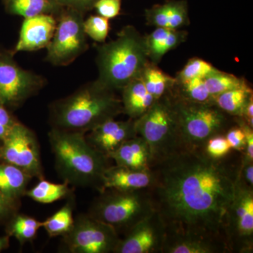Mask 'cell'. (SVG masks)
<instances>
[{"label":"cell","mask_w":253,"mask_h":253,"mask_svg":"<svg viewBox=\"0 0 253 253\" xmlns=\"http://www.w3.org/2000/svg\"><path fill=\"white\" fill-rule=\"evenodd\" d=\"M121 114V98L96 80L50 105L49 123L51 127L86 134Z\"/></svg>","instance_id":"cell-2"},{"label":"cell","mask_w":253,"mask_h":253,"mask_svg":"<svg viewBox=\"0 0 253 253\" xmlns=\"http://www.w3.org/2000/svg\"><path fill=\"white\" fill-rule=\"evenodd\" d=\"M241 118L253 128V96L250 98L243 110Z\"/></svg>","instance_id":"cell-39"},{"label":"cell","mask_w":253,"mask_h":253,"mask_svg":"<svg viewBox=\"0 0 253 253\" xmlns=\"http://www.w3.org/2000/svg\"><path fill=\"white\" fill-rule=\"evenodd\" d=\"M109 158L113 160L117 166L134 169H148L151 163L149 146L138 135L125 141L109 155Z\"/></svg>","instance_id":"cell-20"},{"label":"cell","mask_w":253,"mask_h":253,"mask_svg":"<svg viewBox=\"0 0 253 253\" xmlns=\"http://www.w3.org/2000/svg\"><path fill=\"white\" fill-rule=\"evenodd\" d=\"M156 212L149 189L123 191L109 189L100 192L88 214L112 226L124 236L136 224Z\"/></svg>","instance_id":"cell-5"},{"label":"cell","mask_w":253,"mask_h":253,"mask_svg":"<svg viewBox=\"0 0 253 253\" xmlns=\"http://www.w3.org/2000/svg\"><path fill=\"white\" fill-rule=\"evenodd\" d=\"M19 201L14 200L5 195L0 190V225L6 223L18 213Z\"/></svg>","instance_id":"cell-34"},{"label":"cell","mask_w":253,"mask_h":253,"mask_svg":"<svg viewBox=\"0 0 253 253\" xmlns=\"http://www.w3.org/2000/svg\"><path fill=\"white\" fill-rule=\"evenodd\" d=\"M136 135L135 121L129 118L126 121H106L88 131L85 137L93 148L109 158L125 141Z\"/></svg>","instance_id":"cell-14"},{"label":"cell","mask_w":253,"mask_h":253,"mask_svg":"<svg viewBox=\"0 0 253 253\" xmlns=\"http://www.w3.org/2000/svg\"><path fill=\"white\" fill-rule=\"evenodd\" d=\"M204 152L211 158L219 159L228 156L231 148L225 135L220 134L212 136L206 141L204 146Z\"/></svg>","instance_id":"cell-33"},{"label":"cell","mask_w":253,"mask_h":253,"mask_svg":"<svg viewBox=\"0 0 253 253\" xmlns=\"http://www.w3.org/2000/svg\"><path fill=\"white\" fill-rule=\"evenodd\" d=\"M84 29L86 36L96 42L104 43L110 32L109 19L99 16L91 15L84 18Z\"/></svg>","instance_id":"cell-32"},{"label":"cell","mask_w":253,"mask_h":253,"mask_svg":"<svg viewBox=\"0 0 253 253\" xmlns=\"http://www.w3.org/2000/svg\"><path fill=\"white\" fill-rule=\"evenodd\" d=\"M96 81L111 90H121L139 78L149 62L144 36L134 26H126L109 42L96 46Z\"/></svg>","instance_id":"cell-4"},{"label":"cell","mask_w":253,"mask_h":253,"mask_svg":"<svg viewBox=\"0 0 253 253\" xmlns=\"http://www.w3.org/2000/svg\"><path fill=\"white\" fill-rule=\"evenodd\" d=\"M253 96L249 83L246 85L224 91L215 96L214 103L218 107L233 117H241L243 110L250 98Z\"/></svg>","instance_id":"cell-28"},{"label":"cell","mask_w":253,"mask_h":253,"mask_svg":"<svg viewBox=\"0 0 253 253\" xmlns=\"http://www.w3.org/2000/svg\"><path fill=\"white\" fill-rule=\"evenodd\" d=\"M224 236L231 253L253 252V188L239 179L226 213Z\"/></svg>","instance_id":"cell-10"},{"label":"cell","mask_w":253,"mask_h":253,"mask_svg":"<svg viewBox=\"0 0 253 253\" xmlns=\"http://www.w3.org/2000/svg\"><path fill=\"white\" fill-rule=\"evenodd\" d=\"M62 237L64 250L70 253H114L121 240L112 226L88 213L75 217L71 230Z\"/></svg>","instance_id":"cell-11"},{"label":"cell","mask_w":253,"mask_h":253,"mask_svg":"<svg viewBox=\"0 0 253 253\" xmlns=\"http://www.w3.org/2000/svg\"><path fill=\"white\" fill-rule=\"evenodd\" d=\"M154 181V173L150 168L134 169L116 165L109 166L105 171L100 192L109 189L123 191L150 189Z\"/></svg>","instance_id":"cell-17"},{"label":"cell","mask_w":253,"mask_h":253,"mask_svg":"<svg viewBox=\"0 0 253 253\" xmlns=\"http://www.w3.org/2000/svg\"><path fill=\"white\" fill-rule=\"evenodd\" d=\"M148 91L156 99L169 94L175 83V78L165 73L158 65L149 62L145 66L139 76Z\"/></svg>","instance_id":"cell-24"},{"label":"cell","mask_w":253,"mask_h":253,"mask_svg":"<svg viewBox=\"0 0 253 253\" xmlns=\"http://www.w3.org/2000/svg\"><path fill=\"white\" fill-rule=\"evenodd\" d=\"M134 121L136 134L149 146L150 166L185 148L179 134L170 93L156 100L144 115Z\"/></svg>","instance_id":"cell-6"},{"label":"cell","mask_w":253,"mask_h":253,"mask_svg":"<svg viewBox=\"0 0 253 253\" xmlns=\"http://www.w3.org/2000/svg\"><path fill=\"white\" fill-rule=\"evenodd\" d=\"M54 36L46 48V61L55 66H66L76 61L89 48L84 29V14L63 7L56 16Z\"/></svg>","instance_id":"cell-8"},{"label":"cell","mask_w":253,"mask_h":253,"mask_svg":"<svg viewBox=\"0 0 253 253\" xmlns=\"http://www.w3.org/2000/svg\"><path fill=\"white\" fill-rule=\"evenodd\" d=\"M32 178L14 165L0 160V190L11 199L19 201L25 196Z\"/></svg>","instance_id":"cell-22"},{"label":"cell","mask_w":253,"mask_h":253,"mask_svg":"<svg viewBox=\"0 0 253 253\" xmlns=\"http://www.w3.org/2000/svg\"><path fill=\"white\" fill-rule=\"evenodd\" d=\"M216 70L217 68L214 67L212 63L201 58L193 57L187 61L180 71L176 73L174 78L178 82L189 81L194 78L204 79Z\"/></svg>","instance_id":"cell-31"},{"label":"cell","mask_w":253,"mask_h":253,"mask_svg":"<svg viewBox=\"0 0 253 253\" xmlns=\"http://www.w3.org/2000/svg\"><path fill=\"white\" fill-rule=\"evenodd\" d=\"M0 160L14 165L33 178L44 179L36 134L19 121L0 142Z\"/></svg>","instance_id":"cell-12"},{"label":"cell","mask_w":253,"mask_h":253,"mask_svg":"<svg viewBox=\"0 0 253 253\" xmlns=\"http://www.w3.org/2000/svg\"><path fill=\"white\" fill-rule=\"evenodd\" d=\"M121 91L123 114L132 120L141 117L157 100L150 94L139 78L133 79Z\"/></svg>","instance_id":"cell-21"},{"label":"cell","mask_w":253,"mask_h":253,"mask_svg":"<svg viewBox=\"0 0 253 253\" xmlns=\"http://www.w3.org/2000/svg\"><path fill=\"white\" fill-rule=\"evenodd\" d=\"M39 180L34 187L27 189L25 196L40 204H52L60 200L67 199L70 195L73 194V190L66 181H63L61 184H56L44 179Z\"/></svg>","instance_id":"cell-27"},{"label":"cell","mask_w":253,"mask_h":253,"mask_svg":"<svg viewBox=\"0 0 253 253\" xmlns=\"http://www.w3.org/2000/svg\"><path fill=\"white\" fill-rule=\"evenodd\" d=\"M204 81L208 91L214 97L224 91L241 87L248 84L245 78L223 72L219 69L205 78Z\"/></svg>","instance_id":"cell-30"},{"label":"cell","mask_w":253,"mask_h":253,"mask_svg":"<svg viewBox=\"0 0 253 253\" xmlns=\"http://www.w3.org/2000/svg\"><path fill=\"white\" fill-rule=\"evenodd\" d=\"M56 24L57 21L54 15L40 14L25 18L17 43L11 51L15 54L47 47L54 36Z\"/></svg>","instance_id":"cell-15"},{"label":"cell","mask_w":253,"mask_h":253,"mask_svg":"<svg viewBox=\"0 0 253 253\" xmlns=\"http://www.w3.org/2000/svg\"><path fill=\"white\" fill-rule=\"evenodd\" d=\"M10 245V236L5 235L0 236V253L9 249Z\"/></svg>","instance_id":"cell-40"},{"label":"cell","mask_w":253,"mask_h":253,"mask_svg":"<svg viewBox=\"0 0 253 253\" xmlns=\"http://www.w3.org/2000/svg\"><path fill=\"white\" fill-rule=\"evenodd\" d=\"M18 121L12 111L0 103V142Z\"/></svg>","instance_id":"cell-37"},{"label":"cell","mask_w":253,"mask_h":253,"mask_svg":"<svg viewBox=\"0 0 253 253\" xmlns=\"http://www.w3.org/2000/svg\"><path fill=\"white\" fill-rule=\"evenodd\" d=\"M42 227V221L31 216L16 213L5 224V232L23 246L36 239L38 230Z\"/></svg>","instance_id":"cell-25"},{"label":"cell","mask_w":253,"mask_h":253,"mask_svg":"<svg viewBox=\"0 0 253 253\" xmlns=\"http://www.w3.org/2000/svg\"><path fill=\"white\" fill-rule=\"evenodd\" d=\"M171 96L179 134L185 147L204 148L208 139L225 135L228 129L236 125L234 117L221 111L215 104L191 102Z\"/></svg>","instance_id":"cell-7"},{"label":"cell","mask_w":253,"mask_h":253,"mask_svg":"<svg viewBox=\"0 0 253 253\" xmlns=\"http://www.w3.org/2000/svg\"><path fill=\"white\" fill-rule=\"evenodd\" d=\"M239 161L208 156L204 148H183L150 166L156 211L167 234L222 240L235 195ZM227 246V245H226Z\"/></svg>","instance_id":"cell-1"},{"label":"cell","mask_w":253,"mask_h":253,"mask_svg":"<svg viewBox=\"0 0 253 253\" xmlns=\"http://www.w3.org/2000/svg\"><path fill=\"white\" fill-rule=\"evenodd\" d=\"M122 0H99L94 5V9L98 15L112 19L121 14Z\"/></svg>","instance_id":"cell-35"},{"label":"cell","mask_w":253,"mask_h":253,"mask_svg":"<svg viewBox=\"0 0 253 253\" xmlns=\"http://www.w3.org/2000/svg\"><path fill=\"white\" fill-rule=\"evenodd\" d=\"M166 236V228L156 211L121 238L114 253H161Z\"/></svg>","instance_id":"cell-13"},{"label":"cell","mask_w":253,"mask_h":253,"mask_svg":"<svg viewBox=\"0 0 253 253\" xmlns=\"http://www.w3.org/2000/svg\"><path fill=\"white\" fill-rule=\"evenodd\" d=\"M48 139L55 167L63 181L100 192L104 172L109 167V158L89 144L84 133L51 127Z\"/></svg>","instance_id":"cell-3"},{"label":"cell","mask_w":253,"mask_h":253,"mask_svg":"<svg viewBox=\"0 0 253 253\" xmlns=\"http://www.w3.org/2000/svg\"><path fill=\"white\" fill-rule=\"evenodd\" d=\"M226 140L230 145L231 149L243 153L246 149V135L242 128L238 125L231 126L225 134Z\"/></svg>","instance_id":"cell-36"},{"label":"cell","mask_w":253,"mask_h":253,"mask_svg":"<svg viewBox=\"0 0 253 253\" xmlns=\"http://www.w3.org/2000/svg\"><path fill=\"white\" fill-rule=\"evenodd\" d=\"M189 33L181 29L156 28L144 36L146 54L150 62L158 65L163 56L176 49L187 39Z\"/></svg>","instance_id":"cell-19"},{"label":"cell","mask_w":253,"mask_h":253,"mask_svg":"<svg viewBox=\"0 0 253 253\" xmlns=\"http://www.w3.org/2000/svg\"><path fill=\"white\" fill-rule=\"evenodd\" d=\"M161 253H231L222 240L190 234H167Z\"/></svg>","instance_id":"cell-18"},{"label":"cell","mask_w":253,"mask_h":253,"mask_svg":"<svg viewBox=\"0 0 253 253\" xmlns=\"http://www.w3.org/2000/svg\"><path fill=\"white\" fill-rule=\"evenodd\" d=\"M67 202L57 212L42 221V227L49 237L63 236L71 230L74 223L73 209L75 197L73 194L67 198Z\"/></svg>","instance_id":"cell-29"},{"label":"cell","mask_w":253,"mask_h":253,"mask_svg":"<svg viewBox=\"0 0 253 253\" xmlns=\"http://www.w3.org/2000/svg\"><path fill=\"white\" fill-rule=\"evenodd\" d=\"M148 26L155 28L181 29L189 26V4L186 0H167L145 10Z\"/></svg>","instance_id":"cell-16"},{"label":"cell","mask_w":253,"mask_h":253,"mask_svg":"<svg viewBox=\"0 0 253 253\" xmlns=\"http://www.w3.org/2000/svg\"><path fill=\"white\" fill-rule=\"evenodd\" d=\"M63 7L71 8L85 14L94 9V5L99 0H56Z\"/></svg>","instance_id":"cell-38"},{"label":"cell","mask_w":253,"mask_h":253,"mask_svg":"<svg viewBox=\"0 0 253 253\" xmlns=\"http://www.w3.org/2000/svg\"><path fill=\"white\" fill-rule=\"evenodd\" d=\"M7 14L29 18L40 14L57 16L63 6L56 0H1Z\"/></svg>","instance_id":"cell-23"},{"label":"cell","mask_w":253,"mask_h":253,"mask_svg":"<svg viewBox=\"0 0 253 253\" xmlns=\"http://www.w3.org/2000/svg\"><path fill=\"white\" fill-rule=\"evenodd\" d=\"M170 94L177 99L191 102L215 104V97L208 91L203 78H194L189 81H175Z\"/></svg>","instance_id":"cell-26"},{"label":"cell","mask_w":253,"mask_h":253,"mask_svg":"<svg viewBox=\"0 0 253 253\" xmlns=\"http://www.w3.org/2000/svg\"><path fill=\"white\" fill-rule=\"evenodd\" d=\"M46 84L45 78L21 67L12 51L0 46V103L13 111Z\"/></svg>","instance_id":"cell-9"}]
</instances>
